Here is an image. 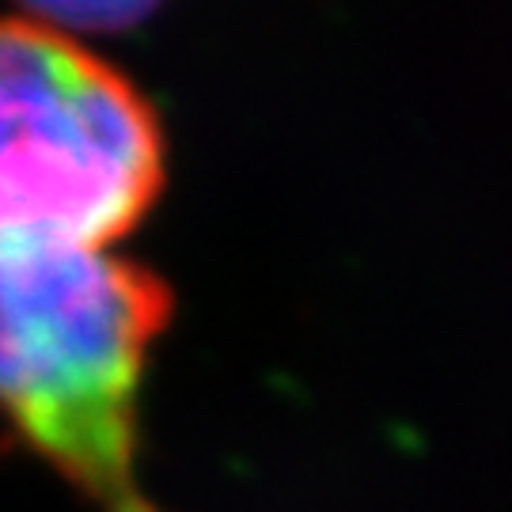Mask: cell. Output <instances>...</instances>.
Masks as SVG:
<instances>
[{
  "label": "cell",
  "instance_id": "obj_3",
  "mask_svg": "<svg viewBox=\"0 0 512 512\" xmlns=\"http://www.w3.org/2000/svg\"><path fill=\"white\" fill-rule=\"evenodd\" d=\"M38 19L54 23L65 35H80V31H118L137 19L148 16L145 4H61V8H35Z\"/></svg>",
  "mask_w": 512,
  "mask_h": 512
},
{
  "label": "cell",
  "instance_id": "obj_1",
  "mask_svg": "<svg viewBox=\"0 0 512 512\" xmlns=\"http://www.w3.org/2000/svg\"><path fill=\"white\" fill-rule=\"evenodd\" d=\"M160 277L110 247L0 255V418L99 512H160L137 478Z\"/></svg>",
  "mask_w": 512,
  "mask_h": 512
},
{
  "label": "cell",
  "instance_id": "obj_2",
  "mask_svg": "<svg viewBox=\"0 0 512 512\" xmlns=\"http://www.w3.org/2000/svg\"><path fill=\"white\" fill-rule=\"evenodd\" d=\"M164 186L148 99L76 35L0 16V255L110 247Z\"/></svg>",
  "mask_w": 512,
  "mask_h": 512
}]
</instances>
